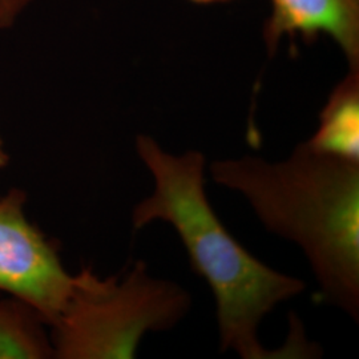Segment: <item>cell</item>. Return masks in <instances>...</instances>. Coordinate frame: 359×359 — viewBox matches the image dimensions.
I'll list each match as a JSON object with an SVG mask.
<instances>
[{
  "mask_svg": "<svg viewBox=\"0 0 359 359\" xmlns=\"http://www.w3.org/2000/svg\"><path fill=\"white\" fill-rule=\"evenodd\" d=\"M136 152L154 188L133 208V229L163 221L176 231L193 271L215 297L221 351L243 359L283 358V351L261 344L259 326L280 304L304 293L306 283L259 261L226 229L208 198L200 151L169 154L154 137L139 135Z\"/></svg>",
  "mask_w": 359,
  "mask_h": 359,
  "instance_id": "6da1fadb",
  "label": "cell"
},
{
  "mask_svg": "<svg viewBox=\"0 0 359 359\" xmlns=\"http://www.w3.org/2000/svg\"><path fill=\"white\" fill-rule=\"evenodd\" d=\"M212 180L249 203L273 234L298 245L318 283V301L359 321V163L299 142L286 160H216Z\"/></svg>",
  "mask_w": 359,
  "mask_h": 359,
  "instance_id": "7a4b0ae2",
  "label": "cell"
},
{
  "mask_svg": "<svg viewBox=\"0 0 359 359\" xmlns=\"http://www.w3.org/2000/svg\"><path fill=\"white\" fill-rule=\"evenodd\" d=\"M191 308V294L152 276L144 261L107 278L83 268L50 326L53 358H135L147 334L172 330Z\"/></svg>",
  "mask_w": 359,
  "mask_h": 359,
  "instance_id": "3957f363",
  "label": "cell"
},
{
  "mask_svg": "<svg viewBox=\"0 0 359 359\" xmlns=\"http://www.w3.org/2000/svg\"><path fill=\"white\" fill-rule=\"evenodd\" d=\"M26 193L0 198V290L32 305L51 326L71 290L56 241L26 215Z\"/></svg>",
  "mask_w": 359,
  "mask_h": 359,
  "instance_id": "277c9868",
  "label": "cell"
},
{
  "mask_svg": "<svg viewBox=\"0 0 359 359\" xmlns=\"http://www.w3.org/2000/svg\"><path fill=\"white\" fill-rule=\"evenodd\" d=\"M320 34L339 46L348 69H359V0H271V15L264 28L270 53L283 36L301 35L314 41Z\"/></svg>",
  "mask_w": 359,
  "mask_h": 359,
  "instance_id": "5b68a950",
  "label": "cell"
},
{
  "mask_svg": "<svg viewBox=\"0 0 359 359\" xmlns=\"http://www.w3.org/2000/svg\"><path fill=\"white\" fill-rule=\"evenodd\" d=\"M306 142L317 152L359 163V69H348L334 87Z\"/></svg>",
  "mask_w": 359,
  "mask_h": 359,
  "instance_id": "8992f818",
  "label": "cell"
},
{
  "mask_svg": "<svg viewBox=\"0 0 359 359\" xmlns=\"http://www.w3.org/2000/svg\"><path fill=\"white\" fill-rule=\"evenodd\" d=\"M48 323L26 301L10 297L0 301V359L53 358Z\"/></svg>",
  "mask_w": 359,
  "mask_h": 359,
  "instance_id": "52a82bcc",
  "label": "cell"
},
{
  "mask_svg": "<svg viewBox=\"0 0 359 359\" xmlns=\"http://www.w3.org/2000/svg\"><path fill=\"white\" fill-rule=\"evenodd\" d=\"M34 0H0V28L13 27Z\"/></svg>",
  "mask_w": 359,
  "mask_h": 359,
  "instance_id": "ba28073f",
  "label": "cell"
},
{
  "mask_svg": "<svg viewBox=\"0 0 359 359\" xmlns=\"http://www.w3.org/2000/svg\"><path fill=\"white\" fill-rule=\"evenodd\" d=\"M8 160H10V157L6 152V149L3 147V142L0 139V168L6 167L8 164Z\"/></svg>",
  "mask_w": 359,
  "mask_h": 359,
  "instance_id": "9c48e42d",
  "label": "cell"
},
{
  "mask_svg": "<svg viewBox=\"0 0 359 359\" xmlns=\"http://www.w3.org/2000/svg\"><path fill=\"white\" fill-rule=\"evenodd\" d=\"M193 3L197 4H213V3H225V1H231V0H191Z\"/></svg>",
  "mask_w": 359,
  "mask_h": 359,
  "instance_id": "30bf717a",
  "label": "cell"
}]
</instances>
